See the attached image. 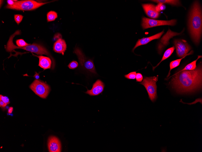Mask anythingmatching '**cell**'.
I'll use <instances>...</instances> for the list:
<instances>
[{
	"label": "cell",
	"instance_id": "obj_3",
	"mask_svg": "<svg viewBox=\"0 0 202 152\" xmlns=\"http://www.w3.org/2000/svg\"><path fill=\"white\" fill-rule=\"evenodd\" d=\"M19 31H17L9 38L7 43L5 49L8 52H11L16 49H21L31 52H34L38 55H45L50 57L52 61V69H54L55 63L53 57L48 51L42 45L33 43L32 44L23 47H19L15 45L13 42V39L15 36L19 34Z\"/></svg>",
	"mask_w": 202,
	"mask_h": 152
},
{
	"label": "cell",
	"instance_id": "obj_14",
	"mask_svg": "<svg viewBox=\"0 0 202 152\" xmlns=\"http://www.w3.org/2000/svg\"><path fill=\"white\" fill-rule=\"evenodd\" d=\"M164 33V30L152 36L138 39L137 42L135 46L132 49V52L138 47L143 45H146L149 42L153 40L160 38Z\"/></svg>",
	"mask_w": 202,
	"mask_h": 152
},
{
	"label": "cell",
	"instance_id": "obj_27",
	"mask_svg": "<svg viewBox=\"0 0 202 152\" xmlns=\"http://www.w3.org/2000/svg\"><path fill=\"white\" fill-rule=\"evenodd\" d=\"M0 100H2L6 103L7 105L10 103L9 100L6 96H3L2 95H0Z\"/></svg>",
	"mask_w": 202,
	"mask_h": 152
},
{
	"label": "cell",
	"instance_id": "obj_32",
	"mask_svg": "<svg viewBox=\"0 0 202 152\" xmlns=\"http://www.w3.org/2000/svg\"><path fill=\"white\" fill-rule=\"evenodd\" d=\"M13 108L12 107H10L8 110V113H11L13 111Z\"/></svg>",
	"mask_w": 202,
	"mask_h": 152
},
{
	"label": "cell",
	"instance_id": "obj_24",
	"mask_svg": "<svg viewBox=\"0 0 202 152\" xmlns=\"http://www.w3.org/2000/svg\"><path fill=\"white\" fill-rule=\"evenodd\" d=\"M14 18L15 21L18 25H19L21 22L23 16L20 14H15L14 15Z\"/></svg>",
	"mask_w": 202,
	"mask_h": 152
},
{
	"label": "cell",
	"instance_id": "obj_16",
	"mask_svg": "<svg viewBox=\"0 0 202 152\" xmlns=\"http://www.w3.org/2000/svg\"><path fill=\"white\" fill-rule=\"evenodd\" d=\"M33 55L37 57L39 59L38 66L44 70L50 69L51 61L50 57L42 56H37L32 54Z\"/></svg>",
	"mask_w": 202,
	"mask_h": 152
},
{
	"label": "cell",
	"instance_id": "obj_9",
	"mask_svg": "<svg viewBox=\"0 0 202 152\" xmlns=\"http://www.w3.org/2000/svg\"><path fill=\"white\" fill-rule=\"evenodd\" d=\"M173 43L176 48L177 55L179 57L182 58L186 55H190L193 53V51L192 50L188 53L191 50V47L185 40L175 39Z\"/></svg>",
	"mask_w": 202,
	"mask_h": 152
},
{
	"label": "cell",
	"instance_id": "obj_8",
	"mask_svg": "<svg viewBox=\"0 0 202 152\" xmlns=\"http://www.w3.org/2000/svg\"><path fill=\"white\" fill-rule=\"evenodd\" d=\"M177 20H157L143 17L142 18V26L143 29L165 25L174 26L176 25Z\"/></svg>",
	"mask_w": 202,
	"mask_h": 152
},
{
	"label": "cell",
	"instance_id": "obj_23",
	"mask_svg": "<svg viewBox=\"0 0 202 152\" xmlns=\"http://www.w3.org/2000/svg\"><path fill=\"white\" fill-rule=\"evenodd\" d=\"M136 74V72L134 71L131 72L125 75L124 76L125 78L128 79H135Z\"/></svg>",
	"mask_w": 202,
	"mask_h": 152
},
{
	"label": "cell",
	"instance_id": "obj_7",
	"mask_svg": "<svg viewBox=\"0 0 202 152\" xmlns=\"http://www.w3.org/2000/svg\"><path fill=\"white\" fill-rule=\"evenodd\" d=\"M74 52L77 56L80 65L82 68L91 73L96 74L93 60L87 58L78 47L75 49Z\"/></svg>",
	"mask_w": 202,
	"mask_h": 152
},
{
	"label": "cell",
	"instance_id": "obj_30",
	"mask_svg": "<svg viewBox=\"0 0 202 152\" xmlns=\"http://www.w3.org/2000/svg\"><path fill=\"white\" fill-rule=\"evenodd\" d=\"M7 104L2 100H0V106L1 107H4L7 105Z\"/></svg>",
	"mask_w": 202,
	"mask_h": 152
},
{
	"label": "cell",
	"instance_id": "obj_18",
	"mask_svg": "<svg viewBox=\"0 0 202 152\" xmlns=\"http://www.w3.org/2000/svg\"><path fill=\"white\" fill-rule=\"evenodd\" d=\"M174 49L175 47L174 46H173L167 49L165 52L160 62L155 67H153V69H155L156 67H157L161 62L169 57L173 52Z\"/></svg>",
	"mask_w": 202,
	"mask_h": 152
},
{
	"label": "cell",
	"instance_id": "obj_20",
	"mask_svg": "<svg viewBox=\"0 0 202 152\" xmlns=\"http://www.w3.org/2000/svg\"><path fill=\"white\" fill-rule=\"evenodd\" d=\"M189 55V54L186 55L183 57L181 58V59H177L173 61H171L169 64L170 66V70L169 71L168 74L167 76V77H168L169 76V75L170 74V72L173 69L177 67L178 66L180 63V62L181 60L185 57L186 56Z\"/></svg>",
	"mask_w": 202,
	"mask_h": 152
},
{
	"label": "cell",
	"instance_id": "obj_6",
	"mask_svg": "<svg viewBox=\"0 0 202 152\" xmlns=\"http://www.w3.org/2000/svg\"><path fill=\"white\" fill-rule=\"evenodd\" d=\"M29 87L36 94L44 99L47 97L50 91V87L47 84L39 79L34 80Z\"/></svg>",
	"mask_w": 202,
	"mask_h": 152
},
{
	"label": "cell",
	"instance_id": "obj_13",
	"mask_svg": "<svg viewBox=\"0 0 202 152\" xmlns=\"http://www.w3.org/2000/svg\"><path fill=\"white\" fill-rule=\"evenodd\" d=\"M144 11L147 15L153 19H156L160 15L159 12L157 11L155 6L151 4H145L142 5Z\"/></svg>",
	"mask_w": 202,
	"mask_h": 152
},
{
	"label": "cell",
	"instance_id": "obj_19",
	"mask_svg": "<svg viewBox=\"0 0 202 152\" xmlns=\"http://www.w3.org/2000/svg\"><path fill=\"white\" fill-rule=\"evenodd\" d=\"M201 56H198L197 59L190 63L187 65L184 68L180 70H192L195 69L197 67L196 62L200 58H201Z\"/></svg>",
	"mask_w": 202,
	"mask_h": 152
},
{
	"label": "cell",
	"instance_id": "obj_28",
	"mask_svg": "<svg viewBox=\"0 0 202 152\" xmlns=\"http://www.w3.org/2000/svg\"><path fill=\"white\" fill-rule=\"evenodd\" d=\"M135 79L136 82H141L143 79V77L141 73H136Z\"/></svg>",
	"mask_w": 202,
	"mask_h": 152
},
{
	"label": "cell",
	"instance_id": "obj_12",
	"mask_svg": "<svg viewBox=\"0 0 202 152\" xmlns=\"http://www.w3.org/2000/svg\"><path fill=\"white\" fill-rule=\"evenodd\" d=\"M104 86V84L102 81L98 79L93 84L91 89L88 90L85 93L91 96L98 95L103 92Z\"/></svg>",
	"mask_w": 202,
	"mask_h": 152
},
{
	"label": "cell",
	"instance_id": "obj_2",
	"mask_svg": "<svg viewBox=\"0 0 202 152\" xmlns=\"http://www.w3.org/2000/svg\"><path fill=\"white\" fill-rule=\"evenodd\" d=\"M202 10L200 5L195 1L192 7L188 20V27L191 38L195 44L198 45L202 33Z\"/></svg>",
	"mask_w": 202,
	"mask_h": 152
},
{
	"label": "cell",
	"instance_id": "obj_29",
	"mask_svg": "<svg viewBox=\"0 0 202 152\" xmlns=\"http://www.w3.org/2000/svg\"><path fill=\"white\" fill-rule=\"evenodd\" d=\"M7 2L8 4L7 5L9 6L13 5L15 3L14 0H8Z\"/></svg>",
	"mask_w": 202,
	"mask_h": 152
},
{
	"label": "cell",
	"instance_id": "obj_26",
	"mask_svg": "<svg viewBox=\"0 0 202 152\" xmlns=\"http://www.w3.org/2000/svg\"><path fill=\"white\" fill-rule=\"evenodd\" d=\"M78 65V63L76 61H73L71 62L68 66L70 69H74L77 67Z\"/></svg>",
	"mask_w": 202,
	"mask_h": 152
},
{
	"label": "cell",
	"instance_id": "obj_15",
	"mask_svg": "<svg viewBox=\"0 0 202 152\" xmlns=\"http://www.w3.org/2000/svg\"><path fill=\"white\" fill-rule=\"evenodd\" d=\"M67 45L65 40L61 38L58 39L54 43L53 50L57 53L64 55L66 50Z\"/></svg>",
	"mask_w": 202,
	"mask_h": 152
},
{
	"label": "cell",
	"instance_id": "obj_21",
	"mask_svg": "<svg viewBox=\"0 0 202 152\" xmlns=\"http://www.w3.org/2000/svg\"><path fill=\"white\" fill-rule=\"evenodd\" d=\"M57 17V14L56 12L52 11H50L47 14V21L49 22L54 21Z\"/></svg>",
	"mask_w": 202,
	"mask_h": 152
},
{
	"label": "cell",
	"instance_id": "obj_11",
	"mask_svg": "<svg viewBox=\"0 0 202 152\" xmlns=\"http://www.w3.org/2000/svg\"><path fill=\"white\" fill-rule=\"evenodd\" d=\"M48 150L50 152H60L61 144L60 141L56 137L51 136L48 140Z\"/></svg>",
	"mask_w": 202,
	"mask_h": 152
},
{
	"label": "cell",
	"instance_id": "obj_17",
	"mask_svg": "<svg viewBox=\"0 0 202 152\" xmlns=\"http://www.w3.org/2000/svg\"><path fill=\"white\" fill-rule=\"evenodd\" d=\"M152 1L158 3H161L163 4H167L172 5L178 6L181 5L179 0H155Z\"/></svg>",
	"mask_w": 202,
	"mask_h": 152
},
{
	"label": "cell",
	"instance_id": "obj_31",
	"mask_svg": "<svg viewBox=\"0 0 202 152\" xmlns=\"http://www.w3.org/2000/svg\"><path fill=\"white\" fill-rule=\"evenodd\" d=\"M35 74L33 76L36 79H38L40 77V76L39 74L36 72H35Z\"/></svg>",
	"mask_w": 202,
	"mask_h": 152
},
{
	"label": "cell",
	"instance_id": "obj_25",
	"mask_svg": "<svg viewBox=\"0 0 202 152\" xmlns=\"http://www.w3.org/2000/svg\"><path fill=\"white\" fill-rule=\"evenodd\" d=\"M166 7L164 4L161 3H158V5L155 6V8L157 11L158 12L164 10L165 9Z\"/></svg>",
	"mask_w": 202,
	"mask_h": 152
},
{
	"label": "cell",
	"instance_id": "obj_10",
	"mask_svg": "<svg viewBox=\"0 0 202 152\" xmlns=\"http://www.w3.org/2000/svg\"><path fill=\"white\" fill-rule=\"evenodd\" d=\"M181 33L174 32L169 29L167 33L161 38L158 44L157 49L158 53L161 54L164 48L169 44V40L171 38L174 36L179 35Z\"/></svg>",
	"mask_w": 202,
	"mask_h": 152
},
{
	"label": "cell",
	"instance_id": "obj_4",
	"mask_svg": "<svg viewBox=\"0 0 202 152\" xmlns=\"http://www.w3.org/2000/svg\"><path fill=\"white\" fill-rule=\"evenodd\" d=\"M50 2H51L44 3L39 2L32 0L15 1V3L13 5L9 6L7 5L6 8L18 10L31 11Z\"/></svg>",
	"mask_w": 202,
	"mask_h": 152
},
{
	"label": "cell",
	"instance_id": "obj_22",
	"mask_svg": "<svg viewBox=\"0 0 202 152\" xmlns=\"http://www.w3.org/2000/svg\"><path fill=\"white\" fill-rule=\"evenodd\" d=\"M16 43L17 46L20 47L30 45L22 39L17 40L16 41Z\"/></svg>",
	"mask_w": 202,
	"mask_h": 152
},
{
	"label": "cell",
	"instance_id": "obj_5",
	"mask_svg": "<svg viewBox=\"0 0 202 152\" xmlns=\"http://www.w3.org/2000/svg\"><path fill=\"white\" fill-rule=\"evenodd\" d=\"M158 80V76H157L145 77L143 81L140 83L145 87L149 98L152 102L155 101L157 97L156 82Z\"/></svg>",
	"mask_w": 202,
	"mask_h": 152
},
{
	"label": "cell",
	"instance_id": "obj_1",
	"mask_svg": "<svg viewBox=\"0 0 202 152\" xmlns=\"http://www.w3.org/2000/svg\"><path fill=\"white\" fill-rule=\"evenodd\" d=\"M172 80L173 87L179 93L193 92L202 86V69L200 65L194 70L178 72Z\"/></svg>",
	"mask_w": 202,
	"mask_h": 152
}]
</instances>
